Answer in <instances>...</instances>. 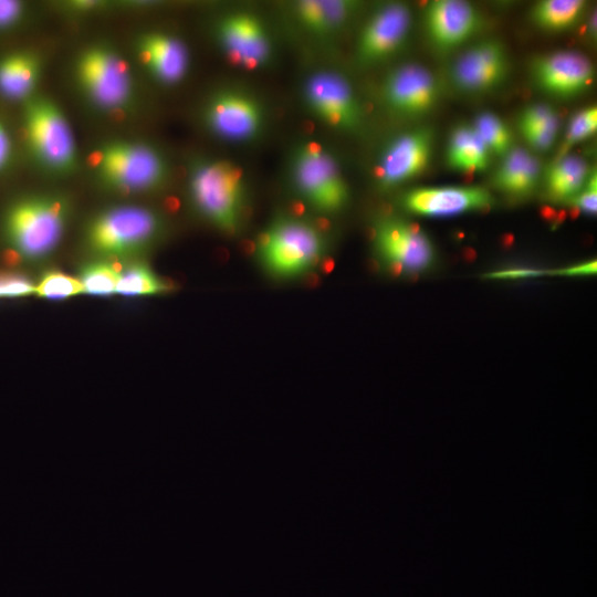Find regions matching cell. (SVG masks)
<instances>
[{
  "instance_id": "20",
  "label": "cell",
  "mask_w": 597,
  "mask_h": 597,
  "mask_svg": "<svg viewBox=\"0 0 597 597\" xmlns=\"http://www.w3.org/2000/svg\"><path fill=\"white\" fill-rule=\"evenodd\" d=\"M139 56L147 69L164 83H176L187 72L189 56L182 42L164 33H150L139 42Z\"/></svg>"
},
{
  "instance_id": "30",
  "label": "cell",
  "mask_w": 597,
  "mask_h": 597,
  "mask_svg": "<svg viewBox=\"0 0 597 597\" xmlns=\"http://www.w3.org/2000/svg\"><path fill=\"white\" fill-rule=\"evenodd\" d=\"M82 293L77 277L56 270L43 273L34 290L35 295L48 300H64Z\"/></svg>"
},
{
  "instance_id": "21",
  "label": "cell",
  "mask_w": 597,
  "mask_h": 597,
  "mask_svg": "<svg viewBox=\"0 0 597 597\" xmlns=\"http://www.w3.org/2000/svg\"><path fill=\"white\" fill-rule=\"evenodd\" d=\"M358 6L348 0H302L294 4V13L307 32L328 36L350 20Z\"/></svg>"
},
{
  "instance_id": "29",
  "label": "cell",
  "mask_w": 597,
  "mask_h": 597,
  "mask_svg": "<svg viewBox=\"0 0 597 597\" xmlns=\"http://www.w3.org/2000/svg\"><path fill=\"white\" fill-rule=\"evenodd\" d=\"M471 126L491 154L504 156L513 148L511 130L498 115L481 113Z\"/></svg>"
},
{
  "instance_id": "13",
  "label": "cell",
  "mask_w": 597,
  "mask_h": 597,
  "mask_svg": "<svg viewBox=\"0 0 597 597\" xmlns=\"http://www.w3.org/2000/svg\"><path fill=\"white\" fill-rule=\"evenodd\" d=\"M411 27L410 8L389 2L375 11L364 24L357 40L356 54L362 64L378 63L405 43Z\"/></svg>"
},
{
  "instance_id": "17",
  "label": "cell",
  "mask_w": 597,
  "mask_h": 597,
  "mask_svg": "<svg viewBox=\"0 0 597 597\" xmlns=\"http://www.w3.org/2000/svg\"><path fill=\"white\" fill-rule=\"evenodd\" d=\"M402 203L415 214L451 217L490 208L493 197L480 186L420 187L408 191Z\"/></svg>"
},
{
  "instance_id": "14",
  "label": "cell",
  "mask_w": 597,
  "mask_h": 597,
  "mask_svg": "<svg viewBox=\"0 0 597 597\" xmlns=\"http://www.w3.org/2000/svg\"><path fill=\"white\" fill-rule=\"evenodd\" d=\"M432 155V134L427 128L404 133L394 138L380 155L375 177L383 188L409 181L428 167Z\"/></svg>"
},
{
  "instance_id": "23",
  "label": "cell",
  "mask_w": 597,
  "mask_h": 597,
  "mask_svg": "<svg viewBox=\"0 0 597 597\" xmlns=\"http://www.w3.org/2000/svg\"><path fill=\"white\" fill-rule=\"evenodd\" d=\"M490 156L491 153L471 125H460L452 130L447 147V160L451 168L465 174L480 172L489 167Z\"/></svg>"
},
{
  "instance_id": "15",
  "label": "cell",
  "mask_w": 597,
  "mask_h": 597,
  "mask_svg": "<svg viewBox=\"0 0 597 597\" xmlns=\"http://www.w3.org/2000/svg\"><path fill=\"white\" fill-rule=\"evenodd\" d=\"M509 56L503 44L479 42L464 51L450 67V80L465 93H482L501 84L509 72Z\"/></svg>"
},
{
  "instance_id": "3",
  "label": "cell",
  "mask_w": 597,
  "mask_h": 597,
  "mask_svg": "<svg viewBox=\"0 0 597 597\" xmlns=\"http://www.w3.org/2000/svg\"><path fill=\"white\" fill-rule=\"evenodd\" d=\"M325 253L324 235L313 223L281 216L260 234L256 255L263 268L281 279L311 272Z\"/></svg>"
},
{
  "instance_id": "25",
  "label": "cell",
  "mask_w": 597,
  "mask_h": 597,
  "mask_svg": "<svg viewBox=\"0 0 597 597\" xmlns=\"http://www.w3.org/2000/svg\"><path fill=\"white\" fill-rule=\"evenodd\" d=\"M588 180V166L577 155L561 156L549 168L547 188L556 199L569 200L585 187Z\"/></svg>"
},
{
  "instance_id": "5",
  "label": "cell",
  "mask_w": 597,
  "mask_h": 597,
  "mask_svg": "<svg viewBox=\"0 0 597 597\" xmlns=\"http://www.w3.org/2000/svg\"><path fill=\"white\" fill-rule=\"evenodd\" d=\"M291 172L300 196L315 211L333 214L348 202L347 184L324 146L314 142L301 144L293 153Z\"/></svg>"
},
{
  "instance_id": "2",
  "label": "cell",
  "mask_w": 597,
  "mask_h": 597,
  "mask_svg": "<svg viewBox=\"0 0 597 597\" xmlns=\"http://www.w3.org/2000/svg\"><path fill=\"white\" fill-rule=\"evenodd\" d=\"M192 203L220 231L237 234L247 209V186L242 169L221 159L197 164L189 178Z\"/></svg>"
},
{
  "instance_id": "24",
  "label": "cell",
  "mask_w": 597,
  "mask_h": 597,
  "mask_svg": "<svg viewBox=\"0 0 597 597\" xmlns=\"http://www.w3.org/2000/svg\"><path fill=\"white\" fill-rule=\"evenodd\" d=\"M39 75L36 59L24 52L13 53L0 61V93L11 100L28 96Z\"/></svg>"
},
{
  "instance_id": "35",
  "label": "cell",
  "mask_w": 597,
  "mask_h": 597,
  "mask_svg": "<svg viewBox=\"0 0 597 597\" xmlns=\"http://www.w3.org/2000/svg\"><path fill=\"white\" fill-rule=\"evenodd\" d=\"M573 206L586 214H595L597 211L596 174L591 175L583 191L569 199Z\"/></svg>"
},
{
  "instance_id": "39",
  "label": "cell",
  "mask_w": 597,
  "mask_h": 597,
  "mask_svg": "<svg viewBox=\"0 0 597 597\" xmlns=\"http://www.w3.org/2000/svg\"><path fill=\"white\" fill-rule=\"evenodd\" d=\"M543 274L540 270H532V269H519V270H510L504 272H499L496 274H493L495 277H507V279H515V277H528V276H537Z\"/></svg>"
},
{
  "instance_id": "33",
  "label": "cell",
  "mask_w": 597,
  "mask_h": 597,
  "mask_svg": "<svg viewBox=\"0 0 597 597\" xmlns=\"http://www.w3.org/2000/svg\"><path fill=\"white\" fill-rule=\"evenodd\" d=\"M35 284L28 277L13 273L0 272V297H22L34 294Z\"/></svg>"
},
{
  "instance_id": "18",
  "label": "cell",
  "mask_w": 597,
  "mask_h": 597,
  "mask_svg": "<svg viewBox=\"0 0 597 597\" xmlns=\"http://www.w3.org/2000/svg\"><path fill=\"white\" fill-rule=\"evenodd\" d=\"M425 24L433 45L449 51L471 39L481 28L482 18L467 1L434 0L426 7Z\"/></svg>"
},
{
  "instance_id": "19",
  "label": "cell",
  "mask_w": 597,
  "mask_h": 597,
  "mask_svg": "<svg viewBox=\"0 0 597 597\" xmlns=\"http://www.w3.org/2000/svg\"><path fill=\"white\" fill-rule=\"evenodd\" d=\"M533 74L545 92L558 97H572L591 85L594 67L584 54L564 50L537 59Z\"/></svg>"
},
{
  "instance_id": "38",
  "label": "cell",
  "mask_w": 597,
  "mask_h": 597,
  "mask_svg": "<svg viewBox=\"0 0 597 597\" xmlns=\"http://www.w3.org/2000/svg\"><path fill=\"white\" fill-rule=\"evenodd\" d=\"M596 261H589L585 263H580L564 270L558 271V274L564 275H587L596 273Z\"/></svg>"
},
{
  "instance_id": "36",
  "label": "cell",
  "mask_w": 597,
  "mask_h": 597,
  "mask_svg": "<svg viewBox=\"0 0 597 597\" xmlns=\"http://www.w3.org/2000/svg\"><path fill=\"white\" fill-rule=\"evenodd\" d=\"M22 13V6L17 1L0 0V28L13 24Z\"/></svg>"
},
{
  "instance_id": "37",
  "label": "cell",
  "mask_w": 597,
  "mask_h": 597,
  "mask_svg": "<svg viewBox=\"0 0 597 597\" xmlns=\"http://www.w3.org/2000/svg\"><path fill=\"white\" fill-rule=\"evenodd\" d=\"M11 154V142L6 127L0 123V169H2L9 160Z\"/></svg>"
},
{
  "instance_id": "10",
  "label": "cell",
  "mask_w": 597,
  "mask_h": 597,
  "mask_svg": "<svg viewBox=\"0 0 597 597\" xmlns=\"http://www.w3.org/2000/svg\"><path fill=\"white\" fill-rule=\"evenodd\" d=\"M77 76L85 93L102 107H122L130 97L129 67L109 49L85 51L77 63Z\"/></svg>"
},
{
  "instance_id": "6",
  "label": "cell",
  "mask_w": 597,
  "mask_h": 597,
  "mask_svg": "<svg viewBox=\"0 0 597 597\" xmlns=\"http://www.w3.org/2000/svg\"><path fill=\"white\" fill-rule=\"evenodd\" d=\"M97 167L102 179L122 192H137L159 187L167 166L155 149L132 143H112L104 147Z\"/></svg>"
},
{
  "instance_id": "4",
  "label": "cell",
  "mask_w": 597,
  "mask_h": 597,
  "mask_svg": "<svg viewBox=\"0 0 597 597\" xmlns=\"http://www.w3.org/2000/svg\"><path fill=\"white\" fill-rule=\"evenodd\" d=\"M160 217L144 207L121 206L101 212L86 231L88 248L104 260L136 256L163 234Z\"/></svg>"
},
{
  "instance_id": "1",
  "label": "cell",
  "mask_w": 597,
  "mask_h": 597,
  "mask_svg": "<svg viewBox=\"0 0 597 597\" xmlns=\"http://www.w3.org/2000/svg\"><path fill=\"white\" fill-rule=\"evenodd\" d=\"M67 219L64 200L33 196L13 202L3 219V233L12 254L24 262L48 258L57 247Z\"/></svg>"
},
{
  "instance_id": "22",
  "label": "cell",
  "mask_w": 597,
  "mask_h": 597,
  "mask_svg": "<svg viewBox=\"0 0 597 597\" xmlns=\"http://www.w3.org/2000/svg\"><path fill=\"white\" fill-rule=\"evenodd\" d=\"M538 177L537 158L524 148L513 147L503 156L495 172L494 184L504 192L523 196L535 188Z\"/></svg>"
},
{
  "instance_id": "28",
  "label": "cell",
  "mask_w": 597,
  "mask_h": 597,
  "mask_svg": "<svg viewBox=\"0 0 597 597\" xmlns=\"http://www.w3.org/2000/svg\"><path fill=\"white\" fill-rule=\"evenodd\" d=\"M121 270L108 260L100 259L82 266L78 281L83 293L109 296L116 293Z\"/></svg>"
},
{
  "instance_id": "32",
  "label": "cell",
  "mask_w": 597,
  "mask_h": 597,
  "mask_svg": "<svg viewBox=\"0 0 597 597\" xmlns=\"http://www.w3.org/2000/svg\"><path fill=\"white\" fill-rule=\"evenodd\" d=\"M559 123L557 113L546 104H533L527 106L520 117L521 132Z\"/></svg>"
},
{
  "instance_id": "12",
  "label": "cell",
  "mask_w": 597,
  "mask_h": 597,
  "mask_svg": "<svg viewBox=\"0 0 597 597\" xmlns=\"http://www.w3.org/2000/svg\"><path fill=\"white\" fill-rule=\"evenodd\" d=\"M218 35L226 55L237 66L256 70L271 59L270 34L254 13L238 11L226 15L219 23Z\"/></svg>"
},
{
  "instance_id": "26",
  "label": "cell",
  "mask_w": 597,
  "mask_h": 597,
  "mask_svg": "<svg viewBox=\"0 0 597 597\" xmlns=\"http://www.w3.org/2000/svg\"><path fill=\"white\" fill-rule=\"evenodd\" d=\"M587 4L583 0H543L532 11L533 21L548 31H563L575 27Z\"/></svg>"
},
{
  "instance_id": "9",
  "label": "cell",
  "mask_w": 597,
  "mask_h": 597,
  "mask_svg": "<svg viewBox=\"0 0 597 597\" xmlns=\"http://www.w3.org/2000/svg\"><path fill=\"white\" fill-rule=\"evenodd\" d=\"M307 108L327 126L346 133L360 128L364 111L348 81L335 72L308 76L303 87Z\"/></svg>"
},
{
  "instance_id": "7",
  "label": "cell",
  "mask_w": 597,
  "mask_h": 597,
  "mask_svg": "<svg viewBox=\"0 0 597 597\" xmlns=\"http://www.w3.org/2000/svg\"><path fill=\"white\" fill-rule=\"evenodd\" d=\"M373 244L379 260L397 274H416L429 269L434 249L416 224L397 217H384L374 227Z\"/></svg>"
},
{
  "instance_id": "34",
  "label": "cell",
  "mask_w": 597,
  "mask_h": 597,
  "mask_svg": "<svg viewBox=\"0 0 597 597\" xmlns=\"http://www.w3.org/2000/svg\"><path fill=\"white\" fill-rule=\"evenodd\" d=\"M559 123L523 130L525 140L537 150L548 149L555 142Z\"/></svg>"
},
{
  "instance_id": "11",
  "label": "cell",
  "mask_w": 597,
  "mask_h": 597,
  "mask_svg": "<svg viewBox=\"0 0 597 597\" xmlns=\"http://www.w3.org/2000/svg\"><path fill=\"white\" fill-rule=\"evenodd\" d=\"M206 123L210 130L222 139L247 143L262 132L264 112L252 94L239 88H227L209 101Z\"/></svg>"
},
{
  "instance_id": "16",
  "label": "cell",
  "mask_w": 597,
  "mask_h": 597,
  "mask_svg": "<svg viewBox=\"0 0 597 597\" xmlns=\"http://www.w3.org/2000/svg\"><path fill=\"white\" fill-rule=\"evenodd\" d=\"M389 108L399 115L415 117L433 108L439 97L434 75L419 64H405L392 70L383 86Z\"/></svg>"
},
{
  "instance_id": "27",
  "label": "cell",
  "mask_w": 597,
  "mask_h": 597,
  "mask_svg": "<svg viewBox=\"0 0 597 597\" xmlns=\"http://www.w3.org/2000/svg\"><path fill=\"white\" fill-rule=\"evenodd\" d=\"M171 286L149 265L135 262L121 270L116 293L124 296H148L164 294Z\"/></svg>"
},
{
  "instance_id": "8",
  "label": "cell",
  "mask_w": 597,
  "mask_h": 597,
  "mask_svg": "<svg viewBox=\"0 0 597 597\" xmlns=\"http://www.w3.org/2000/svg\"><path fill=\"white\" fill-rule=\"evenodd\" d=\"M27 138L33 154L51 169L64 171L75 163V143L62 112L45 98H35L24 109Z\"/></svg>"
},
{
  "instance_id": "31",
  "label": "cell",
  "mask_w": 597,
  "mask_h": 597,
  "mask_svg": "<svg viewBox=\"0 0 597 597\" xmlns=\"http://www.w3.org/2000/svg\"><path fill=\"white\" fill-rule=\"evenodd\" d=\"M596 130L597 108L595 106H589L577 112L569 121L561 155H566L572 146L591 137Z\"/></svg>"
}]
</instances>
